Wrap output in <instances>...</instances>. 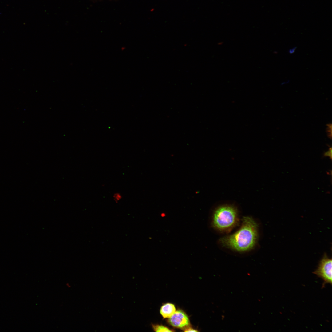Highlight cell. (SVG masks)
<instances>
[{
	"label": "cell",
	"instance_id": "cell-3",
	"mask_svg": "<svg viewBox=\"0 0 332 332\" xmlns=\"http://www.w3.org/2000/svg\"><path fill=\"white\" fill-rule=\"evenodd\" d=\"M332 259L325 253L320 261L317 269L313 272L323 281L322 288L325 287L326 284H332Z\"/></svg>",
	"mask_w": 332,
	"mask_h": 332
},
{
	"label": "cell",
	"instance_id": "cell-2",
	"mask_svg": "<svg viewBox=\"0 0 332 332\" xmlns=\"http://www.w3.org/2000/svg\"><path fill=\"white\" fill-rule=\"evenodd\" d=\"M210 219L211 226L214 229L221 232H228L238 224V209L231 204L220 205L213 210Z\"/></svg>",
	"mask_w": 332,
	"mask_h": 332
},
{
	"label": "cell",
	"instance_id": "cell-9",
	"mask_svg": "<svg viewBox=\"0 0 332 332\" xmlns=\"http://www.w3.org/2000/svg\"><path fill=\"white\" fill-rule=\"evenodd\" d=\"M184 330H184V331L185 332H196V331L197 332V331H197V330H196L195 329H193L192 328H190V327L188 328H186Z\"/></svg>",
	"mask_w": 332,
	"mask_h": 332
},
{
	"label": "cell",
	"instance_id": "cell-6",
	"mask_svg": "<svg viewBox=\"0 0 332 332\" xmlns=\"http://www.w3.org/2000/svg\"><path fill=\"white\" fill-rule=\"evenodd\" d=\"M152 327L154 330L156 332H172L173 331L167 327L162 325L153 324Z\"/></svg>",
	"mask_w": 332,
	"mask_h": 332
},
{
	"label": "cell",
	"instance_id": "cell-7",
	"mask_svg": "<svg viewBox=\"0 0 332 332\" xmlns=\"http://www.w3.org/2000/svg\"><path fill=\"white\" fill-rule=\"evenodd\" d=\"M113 198L115 202L117 203L122 199V196L120 193L117 192L113 194Z\"/></svg>",
	"mask_w": 332,
	"mask_h": 332
},
{
	"label": "cell",
	"instance_id": "cell-8",
	"mask_svg": "<svg viewBox=\"0 0 332 332\" xmlns=\"http://www.w3.org/2000/svg\"><path fill=\"white\" fill-rule=\"evenodd\" d=\"M324 156H328L330 157L331 159L332 158V148L330 147L328 151L325 152L324 153Z\"/></svg>",
	"mask_w": 332,
	"mask_h": 332
},
{
	"label": "cell",
	"instance_id": "cell-5",
	"mask_svg": "<svg viewBox=\"0 0 332 332\" xmlns=\"http://www.w3.org/2000/svg\"><path fill=\"white\" fill-rule=\"evenodd\" d=\"M176 311V308L174 304L166 303L161 307L160 312L164 318H170Z\"/></svg>",
	"mask_w": 332,
	"mask_h": 332
},
{
	"label": "cell",
	"instance_id": "cell-11",
	"mask_svg": "<svg viewBox=\"0 0 332 332\" xmlns=\"http://www.w3.org/2000/svg\"><path fill=\"white\" fill-rule=\"evenodd\" d=\"M66 286L68 288H70L71 287V285H70L69 283H66Z\"/></svg>",
	"mask_w": 332,
	"mask_h": 332
},
{
	"label": "cell",
	"instance_id": "cell-10",
	"mask_svg": "<svg viewBox=\"0 0 332 332\" xmlns=\"http://www.w3.org/2000/svg\"><path fill=\"white\" fill-rule=\"evenodd\" d=\"M297 47H294L292 49H289V53L290 54H292L294 53Z\"/></svg>",
	"mask_w": 332,
	"mask_h": 332
},
{
	"label": "cell",
	"instance_id": "cell-4",
	"mask_svg": "<svg viewBox=\"0 0 332 332\" xmlns=\"http://www.w3.org/2000/svg\"><path fill=\"white\" fill-rule=\"evenodd\" d=\"M168 322L176 328L182 329L188 326L190 324L188 317L183 311H176L168 320Z\"/></svg>",
	"mask_w": 332,
	"mask_h": 332
},
{
	"label": "cell",
	"instance_id": "cell-1",
	"mask_svg": "<svg viewBox=\"0 0 332 332\" xmlns=\"http://www.w3.org/2000/svg\"><path fill=\"white\" fill-rule=\"evenodd\" d=\"M258 226L251 216L242 219L239 228L234 233L220 238L219 242L224 247L238 252H245L252 250L258 239Z\"/></svg>",
	"mask_w": 332,
	"mask_h": 332
}]
</instances>
